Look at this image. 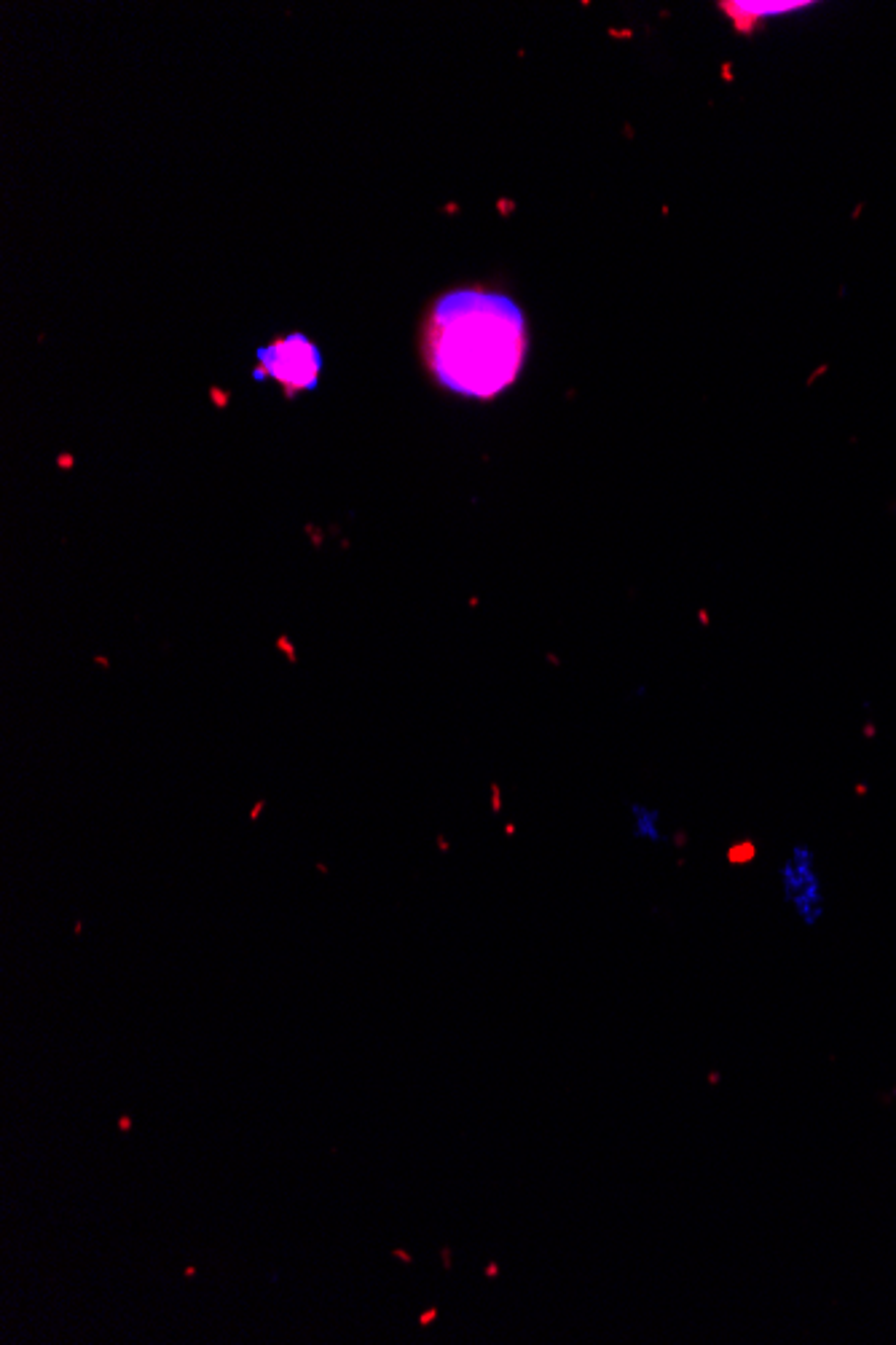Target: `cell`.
<instances>
[{
	"mask_svg": "<svg viewBox=\"0 0 896 1345\" xmlns=\"http://www.w3.org/2000/svg\"><path fill=\"white\" fill-rule=\"evenodd\" d=\"M429 376L452 395L491 400L515 384L529 353L519 301L483 285L437 296L422 331Z\"/></svg>",
	"mask_w": 896,
	"mask_h": 1345,
	"instance_id": "cell-1",
	"label": "cell"
},
{
	"mask_svg": "<svg viewBox=\"0 0 896 1345\" xmlns=\"http://www.w3.org/2000/svg\"><path fill=\"white\" fill-rule=\"evenodd\" d=\"M256 361L258 369L253 376L258 382L272 379L287 395L317 390V384H320L323 353L315 341H309V336L298 331L274 338L272 344L258 346Z\"/></svg>",
	"mask_w": 896,
	"mask_h": 1345,
	"instance_id": "cell-2",
	"label": "cell"
},
{
	"mask_svg": "<svg viewBox=\"0 0 896 1345\" xmlns=\"http://www.w3.org/2000/svg\"><path fill=\"white\" fill-rule=\"evenodd\" d=\"M778 889L800 924L816 926L827 913V892L821 879L819 859L808 843H798L778 864Z\"/></svg>",
	"mask_w": 896,
	"mask_h": 1345,
	"instance_id": "cell-3",
	"label": "cell"
},
{
	"mask_svg": "<svg viewBox=\"0 0 896 1345\" xmlns=\"http://www.w3.org/2000/svg\"><path fill=\"white\" fill-rule=\"evenodd\" d=\"M628 820H631V835L636 841L649 843V846L669 841V833H666V825H663V814L656 806L631 804L628 806Z\"/></svg>",
	"mask_w": 896,
	"mask_h": 1345,
	"instance_id": "cell-4",
	"label": "cell"
},
{
	"mask_svg": "<svg viewBox=\"0 0 896 1345\" xmlns=\"http://www.w3.org/2000/svg\"><path fill=\"white\" fill-rule=\"evenodd\" d=\"M798 6H806V3H786V0H781V3H725L722 8L728 11V16L736 19L739 30H746V27H752V24L765 22L770 16L795 11Z\"/></svg>",
	"mask_w": 896,
	"mask_h": 1345,
	"instance_id": "cell-5",
	"label": "cell"
},
{
	"mask_svg": "<svg viewBox=\"0 0 896 1345\" xmlns=\"http://www.w3.org/2000/svg\"><path fill=\"white\" fill-rule=\"evenodd\" d=\"M119 1128L124 1131V1134H127V1131H132V1117H129V1114L119 1117Z\"/></svg>",
	"mask_w": 896,
	"mask_h": 1345,
	"instance_id": "cell-6",
	"label": "cell"
}]
</instances>
